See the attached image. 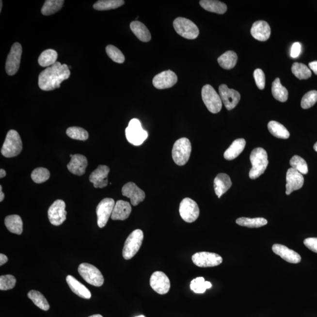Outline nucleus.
Returning <instances> with one entry per match:
<instances>
[{"instance_id": "nucleus-1", "label": "nucleus", "mask_w": 317, "mask_h": 317, "mask_svg": "<svg viewBox=\"0 0 317 317\" xmlns=\"http://www.w3.org/2000/svg\"><path fill=\"white\" fill-rule=\"evenodd\" d=\"M69 66L56 62L54 65L42 71L38 78L41 90L49 91L60 88L61 83L70 77Z\"/></svg>"}, {"instance_id": "nucleus-2", "label": "nucleus", "mask_w": 317, "mask_h": 317, "mask_svg": "<svg viewBox=\"0 0 317 317\" xmlns=\"http://www.w3.org/2000/svg\"><path fill=\"white\" fill-rule=\"evenodd\" d=\"M250 159L252 168L249 172V177L251 179H255L263 174L268 168V155L265 150L257 147L253 150Z\"/></svg>"}, {"instance_id": "nucleus-3", "label": "nucleus", "mask_w": 317, "mask_h": 317, "mask_svg": "<svg viewBox=\"0 0 317 317\" xmlns=\"http://www.w3.org/2000/svg\"><path fill=\"white\" fill-rule=\"evenodd\" d=\"M23 149V143L19 133L15 130H10L2 145L1 154L5 158H13L18 156Z\"/></svg>"}, {"instance_id": "nucleus-4", "label": "nucleus", "mask_w": 317, "mask_h": 317, "mask_svg": "<svg viewBox=\"0 0 317 317\" xmlns=\"http://www.w3.org/2000/svg\"><path fill=\"white\" fill-rule=\"evenodd\" d=\"M191 152V144L186 138L179 139L174 144L172 149V158L175 163L179 166L185 165L188 162Z\"/></svg>"}, {"instance_id": "nucleus-5", "label": "nucleus", "mask_w": 317, "mask_h": 317, "mask_svg": "<svg viewBox=\"0 0 317 317\" xmlns=\"http://www.w3.org/2000/svg\"><path fill=\"white\" fill-rule=\"evenodd\" d=\"M143 233L140 229L132 232L125 242L122 255L125 260H130L140 250L143 240Z\"/></svg>"}, {"instance_id": "nucleus-6", "label": "nucleus", "mask_w": 317, "mask_h": 317, "mask_svg": "<svg viewBox=\"0 0 317 317\" xmlns=\"http://www.w3.org/2000/svg\"><path fill=\"white\" fill-rule=\"evenodd\" d=\"M125 134L129 143L135 146L141 145L148 137V133L143 128L140 121L136 118L129 122Z\"/></svg>"}, {"instance_id": "nucleus-7", "label": "nucleus", "mask_w": 317, "mask_h": 317, "mask_svg": "<svg viewBox=\"0 0 317 317\" xmlns=\"http://www.w3.org/2000/svg\"><path fill=\"white\" fill-rule=\"evenodd\" d=\"M80 276L90 285L101 287L104 283V278L101 272L96 267L88 263L80 264L79 267Z\"/></svg>"}, {"instance_id": "nucleus-8", "label": "nucleus", "mask_w": 317, "mask_h": 317, "mask_svg": "<svg viewBox=\"0 0 317 317\" xmlns=\"http://www.w3.org/2000/svg\"><path fill=\"white\" fill-rule=\"evenodd\" d=\"M174 27L178 34L188 40H194L199 34L198 27L188 18L178 17L175 19Z\"/></svg>"}, {"instance_id": "nucleus-9", "label": "nucleus", "mask_w": 317, "mask_h": 317, "mask_svg": "<svg viewBox=\"0 0 317 317\" xmlns=\"http://www.w3.org/2000/svg\"><path fill=\"white\" fill-rule=\"evenodd\" d=\"M203 101L208 111L213 113H219L222 108V101L219 95L210 85H206L202 90Z\"/></svg>"}, {"instance_id": "nucleus-10", "label": "nucleus", "mask_w": 317, "mask_h": 317, "mask_svg": "<svg viewBox=\"0 0 317 317\" xmlns=\"http://www.w3.org/2000/svg\"><path fill=\"white\" fill-rule=\"evenodd\" d=\"M179 213L183 221L193 223L199 218L200 210L197 203L187 197L180 202Z\"/></svg>"}, {"instance_id": "nucleus-11", "label": "nucleus", "mask_w": 317, "mask_h": 317, "mask_svg": "<svg viewBox=\"0 0 317 317\" xmlns=\"http://www.w3.org/2000/svg\"><path fill=\"white\" fill-rule=\"evenodd\" d=\"M191 260L199 268L218 266L223 261V258L216 253L205 252L195 253L191 257Z\"/></svg>"}, {"instance_id": "nucleus-12", "label": "nucleus", "mask_w": 317, "mask_h": 317, "mask_svg": "<svg viewBox=\"0 0 317 317\" xmlns=\"http://www.w3.org/2000/svg\"><path fill=\"white\" fill-rule=\"evenodd\" d=\"M22 52L23 50L20 44L16 43L13 44L5 63V70L9 76H13L18 72L20 65Z\"/></svg>"}, {"instance_id": "nucleus-13", "label": "nucleus", "mask_w": 317, "mask_h": 317, "mask_svg": "<svg viewBox=\"0 0 317 317\" xmlns=\"http://www.w3.org/2000/svg\"><path fill=\"white\" fill-rule=\"evenodd\" d=\"M115 205V202L113 199L105 198L97 206L96 212L99 227L103 228L107 225L108 220L112 215Z\"/></svg>"}, {"instance_id": "nucleus-14", "label": "nucleus", "mask_w": 317, "mask_h": 317, "mask_svg": "<svg viewBox=\"0 0 317 317\" xmlns=\"http://www.w3.org/2000/svg\"><path fill=\"white\" fill-rule=\"evenodd\" d=\"M65 203L62 200H57L53 203L48 211L50 223L54 226H60L65 221L66 211Z\"/></svg>"}, {"instance_id": "nucleus-15", "label": "nucleus", "mask_w": 317, "mask_h": 317, "mask_svg": "<svg viewBox=\"0 0 317 317\" xmlns=\"http://www.w3.org/2000/svg\"><path fill=\"white\" fill-rule=\"evenodd\" d=\"M219 92L222 103H223L227 110L234 109L240 101V93L233 89L229 88L226 85L222 84L220 86Z\"/></svg>"}, {"instance_id": "nucleus-16", "label": "nucleus", "mask_w": 317, "mask_h": 317, "mask_svg": "<svg viewBox=\"0 0 317 317\" xmlns=\"http://www.w3.org/2000/svg\"><path fill=\"white\" fill-rule=\"evenodd\" d=\"M150 285L153 290L161 295L168 293L171 288L170 280L162 271H156L152 274Z\"/></svg>"}, {"instance_id": "nucleus-17", "label": "nucleus", "mask_w": 317, "mask_h": 317, "mask_svg": "<svg viewBox=\"0 0 317 317\" xmlns=\"http://www.w3.org/2000/svg\"><path fill=\"white\" fill-rule=\"evenodd\" d=\"M177 82V77L174 72L168 70L157 75L153 79V85L158 90L170 88Z\"/></svg>"}, {"instance_id": "nucleus-18", "label": "nucleus", "mask_w": 317, "mask_h": 317, "mask_svg": "<svg viewBox=\"0 0 317 317\" xmlns=\"http://www.w3.org/2000/svg\"><path fill=\"white\" fill-rule=\"evenodd\" d=\"M122 193L123 196L130 199L132 205L134 206L143 202L145 199L144 191L133 182H129L125 185L122 189Z\"/></svg>"}, {"instance_id": "nucleus-19", "label": "nucleus", "mask_w": 317, "mask_h": 317, "mask_svg": "<svg viewBox=\"0 0 317 317\" xmlns=\"http://www.w3.org/2000/svg\"><path fill=\"white\" fill-rule=\"evenodd\" d=\"M285 193L289 195L293 191L301 189L304 185V179L302 174L293 168L288 169L286 175Z\"/></svg>"}, {"instance_id": "nucleus-20", "label": "nucleus", "mask_w": 317, "mask_h": 317, "mask_svg": "<svg viewBox=\"0 0 317 317\" xmlns=\"http://www.w3.org/2000/svg\"><path fill=\"white\" fill-rule=\"evenodd\" d=\"M110 169L105 165H99L95 170L92 172L90 181L93 183L95 188H104L108 184V176Z\"/></svg>"}, {"instance_id": "nucleus-21", "label": "nucleus", "mask_w": 317, "mask_h": 317, "mask_svg": "<svg viewBox=\"0 0 317 317\" xmlns=\"http://www.w3.org/2000/svg\"><path fill=\"white\" fill-rule=\"evenodd\" d=\"M272 249L275 254L279 255L288 263L297 264L301 260L299 253L282 244H275L272 246Z\"/></svg>"}, {"instance_id": "nucleus-22", "label": "nucleus", "mask_w": 317, "mask_h": 317, "mask_svg": "<svg viewBox=\"0 0 317 317\" xmlns=\"http://www.w3.org/2000/svg\"><path fill=\"white\" fill-rule=\"evenodd\" d=\"M88 166L87 158L82 155H74L67 165L68 171L72 174L82 176L85 173Z\"/></svg>"}, {"instance_id": "nucleus-23", "label": "nucleus", "mask_w": 317, "mask_h": 317, "mask_svg": "<svg viewBox=\"0 0 317 317\" xmlns=\"http://www.w3.org/2000/svg\"><path fill=\"white\" fill-rule=\"evenodd\" d=\"M251 34L255 40L266 41L271 35V29L269 24L264 21H255L251 29Z\"/></svg>"}, {"instance_id": "nucleus-24", "label": "nucleus", "mask_w": 317, "mask_h": 317, "mask_svg": "<svg viewBox=\"0 0 317 317\" xmlns=\"http://www.w3.org/2000/svg\"><path fill=\"white\" fill-rule=\"evenodd\" d=\"M132 207L129 202L118 200L114 206L111 219L113 221H125L131 213Z\"/></svg>"}, {"instance_id": "nucleus-25", "label": "nucleus", "mask_w": 317, "mask_h": 317, "mask_svg": "<svg viewBox=\"0 0 317 317\" xmlns=\"http://www.w3.org/2000/svg\"><path fill=\"white\" fill-rule=\"evenodd\" d=\"M232 185V183L229 175L226 174H219L217 175L214 180V188L219 198L227 192Z\"/></svg>"}, {"instance_id": "nucleus-26", "label": "nucleus", "mask_w": 317, "mask_h": 317, "mask_svg": "<svg viewBox=\"0 0 317 317\" xmlns=\"http://www.w3.org/2000/svg\"><path fill=\"white\" fill-rule=\"evenodd\" d=\"M66 280L72 291L78 296L85 299L91 298V293L90 290L79 281H78L76 278L69 275L66 277Z\"/></svg>"}, {"instance_id": "nucleus-27", "label": "nucleus", "mask_w": 317, "mask_h": 317, "mask_svg": "<svg viewBox=\"0 0 317 317\" xmlns=\"http://www.w3.org/2000/svg\"><path fill=\"white\" fill-rule=\"evenodd\" d=\"M246 141L244 139L235 140L224 154V158L228 160L235 159L244 151L246 146Z\"/></svg>"}, {"instance_id": "nucleus-28", "label": "nucleus", "mask_w": 317, "mask_h": 317, "mask_svg": "<svg viewBox=\"0 0 317 317\" xmlns=\"http://www.w3.org/2000/svg\"><path fill=\"white\" fill-rule=\"evenodd\" d=\"M130 29L136 37L143 42H149L151 40V34L143 23L138 21H132L130 24Z\"/></svg>"}, {"instance_id": "nucleus-29", "label": "nucleus", "mask_w": 317, "mask_h": 317, "mask_svg": "<svg viewBox=\"0 0 317 317\" xmlns=\"http://www.w3.org/2000/svg\"><path fill=\"white\" fill-rule=\"evenodd\" d=\"M4 223L10 232L18 235L23 233V223L20 216L16 215L8 216L5 219Z\"/></svg>"}, {"instance_id": "nucleus-30", "label": "nucleus", "mask_w": 317, "mask_h": 317, "mask_svg": "<svg viewBox=\"0 0 317 317\" xmlns=\"http://www.w3.org/2000/svg\"><path fill=\"white\" fill-rule=\"evenodd\" d=\"M199 3L203 8L209 12L223 15L227 12V5L221 1L216 0H202Z\"/></svg>"}, {"instance_id": "nucleus-31", "label": "nucleus", "mask_w": 317, "mask_h": 317, "mask_svg": "<svg viewBox=\"0 0 317 317\" xmlns=\"http://www.w3.org/2000/svg\"><path fill=\"white\" fill-rule=\"evenodd\" d=\"M238 60V55L235 52L228 51L219 57L218 61L221 67L225 69H231L235 67Z\"/></svg>"}, {"instance_id": "nucleus-32", "label": "nucleus", "mask_w": 317, "mask_h": 317, "mask_svg": "<svg viewBox=\"0 0 317 317\" xmlns=\"http://www.w3.org/2000/svg\"><path fill=\"white\" fill-rule=\"evenodd\" d=\"M271 93L274 98L282 102L287 101L288 92L280 82L279 78H277L272 83Z\"/></svg>"}, {"instance_id": "nucleus-33", "label": "nucleus", "mask_w": 317, "mask_h": 317, "mask_svg": "<svg viewBox=\"0 0 317 317\" xmlns=\"http://www.w3.org/2000/svg\"><path fill=\"white\" fill-rule=\"evenodd\" d=\"M58 54L54 49H49L41 53L38 58V63L43 67L52 66L57 62Z\"/></svg>"}, {"instance_id": "nucleus-34", "label": "nucleus", "mask_w": 317, "mask_h": 317, "mask_svg": "<svg viewBox=\"0 0 317 317\" xmlns=\"http://www.w3.org/2000/svg\"><path fill=\"white\" fill-rule=\"evenodd\" d=\"M268 129L271 134L279 139L286 140L290 137V133L285 126L279 122L272 121L268 124Z\"/></svg>"}, {"instance_id": "nucleus-35", "label": "nucleus", "mask_w": 317, "mask_h": 317, "mask_svg": "<svg viewBox=\"0 0 317 317\" xmlns=\"http://www.w3.org/2000/svg\"><path fill=\"white\" fill-rule=\"evenodd\" d=\"M64 3L63 0H47L41 8L44 16L52 15L61 9Z\"/></svg>"}, {"instance_id": "nucleus-36", "label": "nucleus", "mask_w": 317, "mask_h": 317, "mask_svg": "<svg viewBox=\"0 0 317 317\" xmlns=\"http://www.w3.org/2000/svg\"><path fill=\"white\" fill-rule=\"evenodd\" d=\"M28 297L34 303L36 306L44 311H48L50 306L45 297L40 292L32 290L27 294Z\"/></svg>"}, {"instance_id": "nucleus-37", "label": "nucleus", "mask_w": 317, "mask_h": 317, "mask_svg": "<svg viewBox=\"0 0 317 317\" xmlns=\"http://www.w3.org/2000/svg\"><path fill=\"white\" fill-rule=\"evenodd\" d=\"M125 4L123 0H100L93 5L95 10L104 11L116 9Z\"/></svg>"}, {"instance_id": "nucleus-38", "label": "nucleus", "mask_w": 317, "mask_h": 317, "mask_svg": "<svg viewBox=\"0 0 317 317\" xmlns=\"http://www.w3.org/2000/svg\"><path fill=\"white\" fill-rule=\"evenodd\" d=\"M268 222L266 219L262 218H240L236 220V223L239 226L249 228H258L265 226Z\"/></svg>"}, {"instance_id": "nucleus-39", "label": "nucleus", "mask_w": 317, "mask_h": 317, "mask_svg": "<svg viewBox=\"0 0 317 317\" xmlns=\"http://www.w3.org/2000/svg\"><path fill=\"white\" fill-rule=\"evenodd\" d=\"M291 71L294 76L299 79H307L312 75L310 69L302 63H294L292 65Z\"/></svg>"}, {"instance_id": "nucleus-40", "label": "nucleus", "mask_w": 317, "mask_h": 317, "mask_svg": "<svg viewBox=\"0 0 317 317\" xmlns=\"http://www.w3.org/2000/svg\"><path fill=\"white\" fill-rule=\"evenodd\" d=\"M211 283L206 282L204 277H197L191 281L190 283L191 290L197 294L204 293L207 289L211 287Z\"/></svg>"}, {"instance_id": "nucleus-41", "label": "nucleus", "mask_w": 317, "mask_h": 317, "mask_svg": "<svg viewBox=\"0 0 317 317\" xmlns=\"http://www.w3.org/2000/svg\"><path fill=\"white\" fill-rule=\"evenodd\" d=\"M66 135L73 140L87 141L89 138L88 132L82 127H73L66 130Z\"/></svg>"}, {"instance_id": "nucleus-42", "label": "nucleus", "mask_w": 317, "mask_h": 317, "mask_svg": "<svg viewBox=\"0 0 317 317\" xmlns=\"http://www.w3.org/2000/svg\"><path fill=\"white\" fill-rule=\"evenodd\" d=\"M290 164L292 168L300 172V174H307L308 172L307 163L304 158L299 157V156H294L290 160Z\"/></svg>"}, {"instance_id": "nucleus-43", "label": "nucleus", "mask_w": 317, "mask_h": 317, "mask_svg": "<svg viewBox=\"0 0 317 317\" xmlns=\"http://www.w3.org/2000/svg\"><path fill=\"white\" fill-rule=\"evenodd\" d=\"M50 173L48 169L44 168H38L34 169L32 174V178L35 183H42L49 179Z\"/></svg>"}, {"instance_id": "nucleus-44", "label": "nucleus", "mask_w": 317, "mask_h": 317, "mask_svg": "<svg viewBox=\"0 0 317 317\" xmlns=\"http://www.w3.org/2000/svg\"><path fill=\"white\" fill-rule=\"evenodd\" d=\"M106 52H107L108 56L114 62L119 63H124L125 58L123 53L116 47L112 45H109L106 47Z\"/></svg>"}, {"instance_id": "nucleus-45", "label": "nucleus", "mask_w": 317, "mask_h": 317, "mask_svg": "<svg viewBox=\"0 0 317 317\" xmlns=\"http://www.w3.org/2000/svg\"><path fill=\"white\" fill-rule=\"evenodd\" d=\"M317 102V91L315 90L308 92L303 96L301 106L303 109H308L316 104Z\"/></svg>"}, {"instance_id": "nucleus-46", "label": "nucleus", "mask_w": 317, "mask_h": 317, "mask_svg": "<svg viewBox=\"0 0 317 317\" xmlns=\"http://www.w3.org/2000/svg\"><path fill=\"white\" fill-rule=\"evenodd\" d=\"M16 281L12 275H5L0 277V290L5 291L11 290L15 287Z\"/></svg>"}, {"instance_id": "nucleus-47", "label": "nucleus", "mask_w": 317, "mask_h": 317, "mask_svg": "<svg viewBox=\"0 0 317 317\" xmlns=\"http://www.w3.org/2000/svg\"><path fill=\"white\" fill-rule=\"evenodd\" d=\"M254 77L257 87L260 90H264L266 85V77L263 70L256 69L254 72Z\"/></svg>"}, {"instance_id": "nucleus-48", "label": "nucleus", "mask_w": 317, "mask_h": 317, "mask_svg": "<svg viewBox=\"0 0 317 317\" xmlns=\"http://www.w3.org/2000/svg\"><path fill=\"white\" fill-rule=\"evenodd\" d=\"M304 245L311 251L317 253V238H305L304 241Z\"/></svg>"}, {"instance_id": "nucleus-49", "label": "nucleus", "mask_w": 317, "mask_h": 317, "mask_svg": "<svg viewBox=\"0 0 317 317\" xmlns=\"http://www.w3.org/2000/svg\"><path fill=\"white\" fill-rule=\"evenodd\" d=\"M301 52V44L297 42L292 46L290 51V56L293 58H296L299 57L300 53Z\"/></svg>"}, {"instance_id": "nucleus-50", "label": "nucleus", "mask_w": 317, "mask_h": 317, "mask_svg": "<svg viewBox=\"0 0 317 317\" xmlns=\"http://www.w3.org/2000/svg\"><path fill=\"white\" fill-rule=\"evenodd\" d=\"M310 68L317 75V61L309 63Z\"/></svg>"}, {"instance_id": "nucleus-51", "label": "nucleus", "mask_w": 317, "mask_h": 317, "mask_svg": "<svg viewBox=\"0 0 317 317\" xmlns=\"http://www.w3.org/2000/svg\"><path fill=\"white\" fill-rule=\"evenodd\" d=\"M8 257L3 254H0V266H2L8 261Z\"/></svg>"}, {"instance_id": "nucleus-52", "label": "nucleus", "mask_w": 317, "mask_h": 317, "mask_svg": "<svg viewBox=\"0 0 317 317\" xmlns=\"http://www.w3.org/2000/svg\"><path fill=\"white\" fill-rule=\"evenodd\" d=\"M4 194L2 192V186H0V202H2L3 201L4 199Z\"/></svg>"}, {"instance_id": "nucleus-53", "label": "nucleus", "mask_w": 317, "mask_h": 317, "mask_svg": "<svg viewBox=\"0 0 317 317\" xmlns=\"http://www.w3.org/2000/svg\"><path fill=\"white\" fill-rule=\"evenodd\" d=\"M6 176V172L4 169H1L0 170V178H3Z\"/></svg>"}, {"instance_id": "nucleus-54", "label": "nucleus", "mask_w": 317, "mask_h": 317, "mask_svg": "<svg viewBox=\"0 0 317 317\" xmlns=\"http://www.w3.org/2000/svg\"><path fill=\"white\" fill-rule=\"evenodd\" d=\"M88 317H103L101 315H100V314H95V315L91 316Z\"/></svg>"}, {"instance_id": "nucleus-55", "label": "nucleus", "mask_w": 317, "mask_h": 317, "mask_svg": "<svg viewBox=\"0 0 317 317\" xmlns=\"http://www.w3.org/2000/svg\"><path fill=\"white\" fill-rule=\"evenodd\" d=\"M314 149L315 150L316 152H317V142L315 144H314Z\"/></svg>"}, {"instance_id": "nucleus-56", "label": "nucleus", "mask_w": 317, "mask_h": 317, "mask_svg": "<svg viewBox=\"0 0 317 317\" xmlns=\"http://www.w3.org/2000/svg\"><path fill=\"white\" fill-rule=\"evenodd\" d=\"M0 4H1V6H0V7H0V12H1L2 8V1H0Z\"/></svg>"}, {"instance_id": "nucleus-57", "label": "nucleus", "mask_w": 317, "mask_h": 317, "mask_svg": "<svg viewBox=\"0 0 317 317\" xmlns=\"http://www.w3.org/2000/svg\"><path fill=\"white\" fill-rule=\"evenodd\" d=\"M144 317L143 316H138V317Z\"/></svg>"}]
</instances>
